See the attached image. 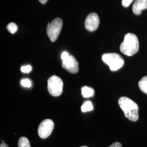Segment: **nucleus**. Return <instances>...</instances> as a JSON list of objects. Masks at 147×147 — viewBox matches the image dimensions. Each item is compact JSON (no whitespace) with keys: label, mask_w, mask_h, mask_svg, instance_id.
Wrapping results in <instances>:
<instances>
[{"label":"nucleus","mask_w":147,"mask_h":147,"mask_svg":"<svg viewBox=\"0 0 147 147\" xmlns=\"http://www.w3.org/2000/svg\"><path fill=\"white\" fill-rule=\"evenodd\" d=\"M118 104L124 112L125 117L128 119L132 121L138 120V107L136 103L127 97L123 96L119 98Z\"/></svg>","instance_id":"1"},{"label":"nucleus","mask_w":147,"mask_h":147,"mask_svg":"<svg viewBox=\"0 0 147 147\" xmlns=\"http://www.w3.org/2000/svg\"><path fill=\"white\" fill-rule=\"evenodd\" d=\"M62 65L70 73L76 74L79 71V63L73 56L70 55L68 58L62 61Z\"/></svg>","instance_id":"7"},{"label":"nucleus","mask_w":147,"mask_h":147,"mask_svg":"<svg viewBox=\"0 0 147 147\" xmlns=\"http://www.w3.org/2000/svg\"><path fill=\"white\" fill-rule=\"evenodd\" d=\"M63 26V21L59 18H56L51 23L48 24L47 29V36L50 40L55 42L61 33Z\"/></svg>","instance_id":"5"},{"label":"nucleus","mask_w":147,"mask_h":147,"mask_svg":"<svg viewBox=\"0 0 147 147\" xmlns=\"http://www.w3.org/2000/svg\"><path fill=\"white\" fill-rule=\"evenodd\" d=\"M39 2H40V3H42V4H45V3H46L47 2L48 0H39Z\"/></svg>","instance_id":"21"},{"label":"nucleus","mask_w":147,"mask_h":147,"mask_svg":"<svg viewBox=\"0 0 147 147\" xmlns=\"http://www.w3.org/2000/svg\"><path fill=\"white\" fill-rule=\"evenodd\" d=\"M81 93L84 98H88L92 97L94 94V90L91 87L84 86L81 89Z\"/></svg>","instance_id":"10"},{"label":"nucleus","mask_w":147,"mask_h":147,"mask_svg":"<svg viewBox=\"0 0 147 147\" xmlns=\"http://www.w3.org/2000/svg\"><path fill=\"white\" fill-rule=\"evenodd\" d=\"M134 0H122V5L125 7H127L129 5H130V4Z\"/></svg>","instance_id":"17"},{"label":"nucleus","mask_w":147,"mask_h":147,"mask_svg":"<svg viewBox=\"0 0 147 147\" xmlns=\"http://www.w3.org/2000/svg\"><path fill=\"white\" fill-rule=\"evenodd\" d=\"M21 84L24 87L30 88L31 86L32 83L29 79H24L21 80Z\"/></svg>","instance_id":"15"},{"label":"nucleus","mask_w":147,"mask_h":147,"mask_svg":"<svg viewBox=\"0 0 147 147\" xmlns=\"http://www.w3.org/2000/svg\"><path fill=\"white\" fill-rule=\"evenodd\" d=\"M32 70V67L31 65H27L21 67V71L24 73H28Z\"/></svg>","instance_id":"16"},{"label":"nucleus","mask_w":147,"mask_h":147,"mask_svg":"<svg viewBox=\"0 0 147 147\" xmlns=\"http://www.w3.org/2000/svg\"><path fill=\"white\" fill-rule=\"evenodd\" d=\"M102 61L109 65L112 71L118 70L124 65V61L119 55L116 53H107L102 56Z\"/></svg>","instance_id":"3"},{"label":"nucleus","mask_w":147,"mask_h":147,"mask_svg":"<svg viewBox=\"0 0 147 147\" xmlns=\"http://www.w3.org/2000/svg\"><path fill=\"white\" fill-rule=\"evenodd\" d=\"M54 128V123L52 120L47 119L42 121L38 127V132L39 137L42 138H46L52 133Z\"/></svg>","instance_id":"6"},{"label":"nucleus","mask_w":147,"mask_h":147,"mask_svg":"<svg viewBox=\"0 0 147 147\" xmlns=\"http://www.w3.org/2000/svg\"><path fill=\"white\" fill-rule=\"evenodd\" d=\"M69 55L68 53L67 52V51H64L62 53V55H61V58H62V60L63 61L67 58H68L69 57Z\"/></svg>","instance_id":"18"},{"label":"nucleus","mask_w":147,"mask_h":147,"mask_svg":"<svg viewBox=\"0 0 147 147\" xmlns=\"http://www.w3.org/2000/svg\"><path fill=\"white\" fill-rule=\"evenodd\" d=\"M93 110V106L92 105V102L90 101H85L81 106V111L83 112H89Z\"/></svg>","instance_id":"12"},{"label":"nucleus","mask_w":147,"mask_h":147,"mask_svg":"<svg viewBox=\"0 0 147 147\" xmlns=\"http://www.w3.org/2000/svg\"><path fill=\"white\" fill-rule=\"evenodd\" d=\"M99 25V18L97 14L92 13L89 14L84 22V26L90 32L95 31Z\"/></svg>","instance_id":"8"},{"label":"nucleus","mask_w":147,"mask_h":147,"mask_svg":"<svg viewBox=\"0 0 147 147\" xmlns=\"http://www.w3.org/2000/svg\"><path fill=\"white\" fill-rule=\"evenodd\" d=\"M7 28L8 30V31L11 32V33H16L17 30H18V26L16 25L15 23L14 22H11L9 23L7 26Z\"/></svg>","instance_id":"14"},{"label":"nucleus","mask_w":147,"mask_h":147,"mask_svg":"<svg viewBox=\"0 0 147 147\" xmlns=\"http://www.w3.org/2000/svg\"><path fill=\"white\" fill-rule=\"evenodd\" d=\"M0 147H9L7 144H6L5 143H1Z\"/></svg>","instance_id":"20"},{"label":"nucleus","mask_w":147,"mask_h":147,"mask_svg":"<svg viewBox=\"0 0 147 147\" xmlns=\"http://www.w3.org/2000/svg\"><path fill=\"white\" fill-rule=\"evenodd\" d=\"M18 147H31L29 140L26 137H21L19 140Z\"/></svg>","instance_id":"13"},{"label":"nucleus","mask_w":147,"mask_h":147,"mask_svg":"<svg viewBox=\"0 0 147 147\" xmlns=\"http://www.w3.org/2000/svg\"><path fill=\"white\" fill-rule=\"evenodd\" d=\"M109 147H122V145L119 142H115Z\"/></svg>","instance_id":"19"},{"label":"nucleus","mask_w":147,"mask_h":147,"mask_svg":"<svg viewBox=\"0 0 147 147\" xmlns=\"http://www.w3.org/2000/svg\"><path fill=\"white\" fill-rule=\"evenodd\" d=\"M63 82L60 78L52 76L47 80V89L49 93L53 96H58L63 92Z\"/></svg>","instance_id":"4"},{"label":"nucleus","mask_w":147,"mask_h":147,"mask_svg":"<svg viewBox=\"0 0 147 147\" xmlns=\"http://www.w3.org/2000/svg\"><path fill=\"white\" fill-rule=\"evenodd\" d=\"M138 50L139 42L138 38L133 33H127L120 46L121 52L126 56H131L137 53Z\"/></svg>","instance_id":"2"},{"label":"nucleus","mask_w":147,"mask_h":147,"mask_svg":"<svg viewBox=\"0 0 147 147\" xmlns=\"http://www.w3.org/2000/svg\"><path fill=\"white\" fill-rule=\"evenodd\" d=\"M147 8V0H136L132 6L133 13L137 16L140 15L142 11Z\"/></svg>","instance_id":"9"},{"label":"nucleus","mask_w":147,"mask_h":147,"mask_svg":"<svg viewBox=\"0 0 147 147\" xmlns=\"http://www.w3.org/2000/svg\"><path fill=\"white\" fill-rule=\"evenodd\" d=\"M88 147L87 146H82V147Z\"/></svg>","instance_id":"22"},{"label":"nucleus","mask_w":147,"mask_h":147,"mask_svg":"<svg viewBox=\"0 0 147 147\" xmlns=\"http://www.w3.org/2000/svg\"><path fill=\"white\" fill-rule=\"evenodd\" d=\"M138 86L142 92L147 94V76L142 78L139 81Z\"/></svg>","instance_id":"11"}]
</instances>
